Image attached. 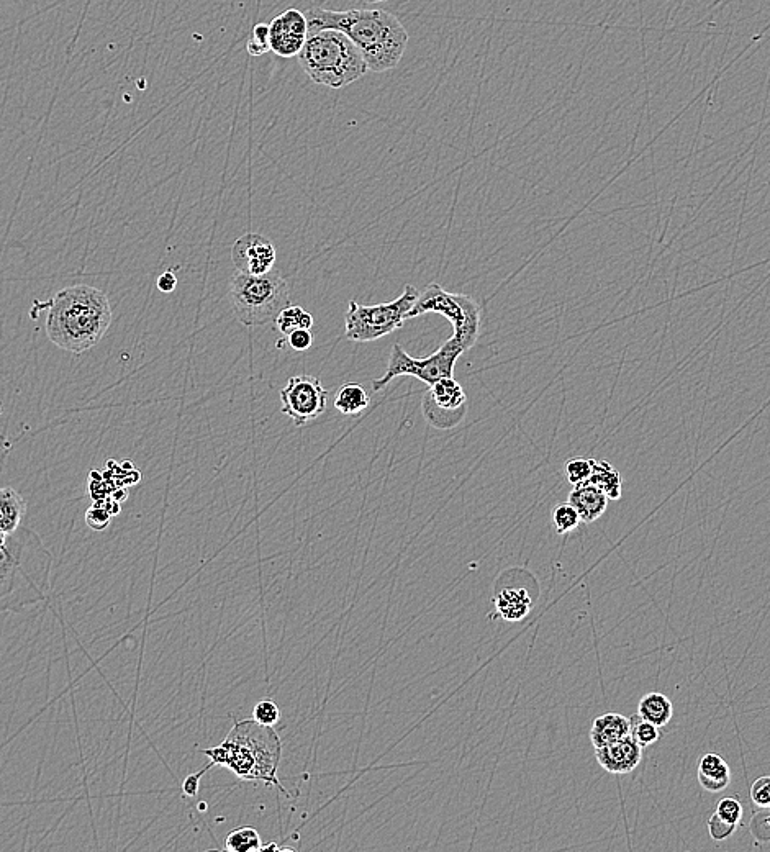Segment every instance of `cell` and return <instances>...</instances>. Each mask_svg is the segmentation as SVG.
Instances as JSON below:
<instances>
[{"instance_id": "obj_4", "label": "cell", "mask_w": 770, "mask_h": 852, "mask_svg": "<svg viewBox=\"0 0 770 852\" xmlns=\"http://www.w3.org/2000/svg\"><path fill=\"white\" fill-rule=\"evenodd\" d=\"M202 753L210 757L213 766L227 767L241 780L263 782L289 797L277 779L282 748L274 726L261 725L254 718L238 721L220 746Z\"/></svg>"}, {"instance_id": "obj_43", "label": "cell", "mask_w": 770, "mask_h": 852, "mask_svg": "<svg viewBox=\"0 0 770 852\" xmlns=\"http://www.w3.org/2000/svg\"><path fill=\"white\" fill-rule=\"evenodd\" d=\"M123 467H125V469H127V471H128V469H130V467H132V469H133V464L123 463Z\"/></svg>"}, {"instance_id": "obj_36", "label": "cell", "mask_w": 770, "mask_h": 852, "mask_svg": "<svg viewBox=\"0 0 770 852\" xmlns=\"http://www.w3.org/2000/svg\"><path fill=\"white\" fill-rule=\"evenodd\" d=\"M251 38H254V40L261 41V43H266V45H269L268 23H258V25L253 28V35H251Z\"/></svg>"}, {"instance_id": "obj_17", "label": "cell", "mask_w": 770, "mask_h": 852, "mask_svg": "<svg viewBox=\"0 0 770 852\" xmlns=\"http://www.w3.org/2000/svg\"><path fill=\"white\" fill-rule=\"evenodd\" d=\"M698 782L707 792L718 794L730 785V766L718 754H705L698 764Z\"/></svg>"}, {"instance_id": "obj_29", "label": "cell", "mask_w": 770, "mask_h": 852, "mask_svg": "<svg viewBox=\"0 0 770 852\" xmlns=\"http://www.w3.org/2000/svg\"><path fill=\"white\" fill-rule=\"evenodd\" d=\"M716 815H720L723 820L730 821L733 825H739L743 820V805L733 797L721 798L716 805Z\"/></svg>"}, {"instance_id": "obj_5", "label": "cell", "mask_w": 770, "mask_h": 852, "mask_svg": "<svg viewBox=\"0 0 770 852\" xmlns=\"http://www.w3.org/2000/svg\"><path fill=\"white\" fill-rule=\"evenodd\" d=\"M299 61L308 78L330 89H343L369 71L358 46L338 30L308 32Z\"/></svg>"}, {"instance_id": "obj_20", "label": "cell", "mask_w": 770, "mask_h": 852, "mask_svg": "<svg viewBox=\"0 0 770 852\" xmlns=\"http://www.w3.org/2000/svg\"><path fill=\"white\" fill-rule=\"evenodd\" d=\"M638 715L657 728H664L674 717V705L667 695L651 692L639 700Z\"/></svg>"}, {"instance_id": "obj_6", "label": "cell", "mask_w": 770, "mask_h": 852, "mask_svg": "<svg viewBox=\"0 0 770 852\" xmlns=\"http://www.w3.org/2000/svg\"><path fill=\"white\" fill-rule=\"evenodd\" d=\"M230 299L238 322L245 327H263L276 322L290 305V291L281 272L272 269L263 276L236 271L231 277Z\"/></svg>"}, {"instance_id": "obj_42", "label": "cell", "mask_w": 770, "mask_h": 852, "mask_svg": "<svg viewBox=\"0 0 770 852\" xmlns=\"http://www.w3.org/2000/svg\"><path fill=\"white\" fill-rule=\"evenodd\" d=\"M369 4H379V2H387V0H366Z\"/></svg>"}, {"instance_id": "obj_28", "label": "cell", "mask_w": 770, "mask_h": 852, "mask_svg": "<svg viewBox=\"0 0 770 852\" xmlns=\"http://www.w3.org/2000/svg\"><path fill=\"white\" fill-rule=\"evenodd\" d=\"M253 718L261 725L276 726L281 720V710L272 700H263L254 707Z\"/></svg>"}, {"instance_id": "obj_26", "label": "cell", "mask_w": 770, "mask_h": 852, "mask_svg": "<svg viewBox=\"0 0 770 852\" xmlns=\"http://www.w3.org/2000/svg\"><path fill=\"white\" fill-rule=\"evenodd\" d=\"M630 723L631 738L635 739L636 743H638L641 748L651 746V744L656 743L657 739L661 738L659 728H657L656 725H653V723L643 720V718L639 717V715H633V717H630Z\"/></svg>"}, {"instance_id": "obj_30", "label": "cell", "mask_w": 770, "mask_h": 852, "mask_svg": "<svg viewBox=\"0 0 770 852\" xmlns=\"http://www.w3.org/2000/svg\"><path fill=\"white\" fill-rule=\"evenodd\" d=\"M751 800L756 807L770 808V775H764L752 784Z\"/></svg>"}, {"instance_id": "obj_18", "label": "cell", "mask_w": 770, "mask_h": 852, "mask_svg": "<svg viewBox=\"0 0 770 852\" xmlns=\"http://www.w3.org/2000/svg\"><path fill=\"white\" fill-rule=\"evenodd\" d=\"M27 502L12 487H0V531L12 533L22 525Z\"/></svg>"}, {"instance_id": "obj_41", "label": "cell", "mask_w": 770, "mask_h": 852, "mask_svg": "<svg viewBox=\"0 0 770 852\" xmlns=\"http://www.w3.org/2000/svg\"><path fill=\"white\" fill-rule=\"evenodd\" d=\"M766 828H767V831H769V836H770V816H766Z\"/></svg>"}, {"instance_id": "obj_38", "label": "cell", "mask_w": 770, "mask_h": 852, "mask_svg": "<svg viewBox=\"0 0 770 852\" xmlns=\"http://www.w3.org/2000/svg\"><path fill=\"white\" fill-rule=\"evenodd\" d=\"M104 508L110 513V515H112V517H114V515H118V513H120V502H117V500L110 497V499H105Z\"/></svg>"}, {"instance_id": "obj_32", "label": "cell", "mask_w": 770, "mask_h": 852, "mask_svg": "<svg viewBox=\"0 0 770 852\" xmlns=\"http://www.w3.org/2000/svg\"><path fill=\"white\" fill-rule=\"evenodd\" d=\"M110 518H112V515L104 507L94 505L86 512L87 526L94 531H104L109 526Z\"/></svg>"}, {"instance_id": "obj_37", "label": "cell", "mask_w": 770, "mask_h": 852, "mask_svg": "<svg viewBox=\"0 0 770 852\" xmlns=\"http://www.w3.org/2000/svg\"><path fill=\"white\" fill-rule=\"evenodd\" d=\"M248 51H250L251 56H261L264 55V53H268L269 45H266V43H261V41L254 40V38H251V40L248 41Z\"/></svg>"}, {"instance_id": "obj_2", "label": "cell", "mask_w": 770, "mask_h": 852, "mask_svg": "<svg viewBox=\"0 0 770 852\" xmlns=\"http://www.w3.org/2000/svg\"><path fill=\"white\" fill-rule=\"evenodd\" d=\"M308 32L338 30L358 46L367 69L385 73L397 68L404 58L408 33L394 14L387 10L310 9L307 14Z\"/></svg>"}, {"instance_id": "obj_40", "label": "cell", "mask_w": 770, "mask_h": 852, "mask_svg": "<svg viewBox=\"0 0 770 852\" xmlns=\"http://www.w3.org/2000/svg\"><path fill=\"white\" fill-rule=\"evenodd\" d=\"M5 541H7V533H2V531H0V548L4 546Z\"/></svg>"}, {"instance_id": "obj_34", "label": "cell", "mask_w": 770, "mask_h": 852, "mask_svg": "<svg viewBox=\"0 0 770 852\" xmlns=\"http://www.w3.org/2000/svg\"><path fill=\"white\" fill-rule=\"evenodd\" d=\"M210 767H213L212 762H210L209 766L204 767L202 771L197 772V774H191L189 777H186V780L182 782V790H184V794L189 795V797H195L197 792H199V782L202 779V775L205 772L209 771Z\"/></svg>"}, {"instance_id": "obj_1", "label": "cell", "mask_w": 770, "mask_h": 852, "mask_svg": "<svg viewBox=\"0 0 770 852\" xmlns=\"http://www.w3.org/2000/svg\"><path fill=\"white\" fill-rule=\"evenodd\" d=\"M53 554L35 531L19 526L0 548V615L25 613L48 600Z\"/></svg>"}, {"instance_id": "obj_13", "label": "cell", "mask_w": 770, "mask_h": 852, "mask_svg": "<svg viewBox=\"0 0 770 852\" xmlns=\"http://www.w3.org/2000/svg\"><path fill=\"white\" fill-rule=\"evenodd\" d=\"M307 37V17L300 10H286L269 23V50L281 58L299 56Z\"/></svg>"}, {"instance_id": "obj_15", "label": "cell", "mask_w": 770, "mask_h": 852, "mask_svg": "<svg viewBox=\"0 0 770 852\" xmlns=\"http://www.w3.org/2000/svg\"><path fill=\"white\" fill-rule=\"evenodd\" d=\"M608 502L610 499L605 492L590 481L574 485L569 494V504L576 508L584 523H592L602 517L607 512Z\"/></svg>"}, {"instance_id": "obj_7", "label": "cell", "mask_w": 770, "mask_h": 852, "mask_svg": "<svg viewBox=\"0 0 770 852\" xmlns=\"http://www.w3.org/2000/svg\"><path fill=\"white\" fill-rule=\"evenodd\" d=\"M425 313H438L453 325V338L462 348L469 351L481 335L482 313L477 300L466 294H453L440 286L430 284L418 294L417 302L408 318L420 317Z\"/></svg>"}, {"instance_id": "obj_3", "label": "cell", "mask_w": 770, "mask_h": 852, "mask_svg": "<svg viewBox=\"0 0 770 852\" xmlns=\"http://www.w3.org/2000/svg\"><path fill=\"white\" fill-rule=\"evenodd\" d=\"M112 323V309L105 292L91 286L66 287L50 300L46 335L53 345L81 354L94 348Z\"/></svg>"}, {"instance_id": "obj_31", "label": "cell", "mask_w": 770, "mask_h": 852, "mask_svg": "<svg viewBox=\"0 0 770 852\" xmlns=\"http://www.w3.org/2000/svg\"><path fill=\"white\" fill-rule=\"evenodd\" d=\"M736 826L738 825H733L730 821L723 820L720 815L713 813L712 818L708 820V833L715 841H725L736 831Z\"/></svg>"}, {"instance_id": "obj_12", "label": "cell", "mask_w": 770, "mask_h": 852, "mask_svg": "<svg viewBox=\"0 0 770 852\" xmlns=\"http://www.w3.org/2000/svg\"><path fill=\"white\" fill-rule=\"evenodd\" d=\"M276 246L266 236L259 233H246L235 241L231 248V261L236 271L263 276L274 269L276 264Z\"/></svg>"}, {"instance_id": "obj_39", "label": "cell", "mask_w": 770, "mask_h": 852, "mask_svg": "<svg viewBox=\"0 0 770 852\" xmlns=\"http://www.w3.org/2000/svg\"><path fill=\"white\" fill-rule=\"evenodd\" d=\"M112 499H115L117 500V502H120V504H122L123 500H127V490H115L114 495H112Z\"/></svg>"}, {"instance_id": "obj_35", "label": "cell", "mask_w": 770, "mask_h": 852, "mask_svg": "<svg viewBox=\"0 0 770 852\" xmlns=\"http://www.w3.org/2000/svg\"><path fill=\"white\" fill-rule=\"evenodd\" d=\"M177 287V277L174 276V272L166 271L163 276H159L158 279V289L164 294H171V292L176 291Z\"/></svg>"}, {"instance_id": "obj_9", "label": "cell", "mask_w": 770, "mask_h": 852, "mask_svg": "<svg viewBox=\"0 0 770 852\" xmlns=\"http://www.w3.org/2000/svg\"><path fill=\"white\" fill-rule=\"evenodd\" d=\"M464 353L466 349L462 348L453 336L438 351L420 359L412 358L399 343H395L390 351L389 366L385 369L384 376L372 381V390L379 392L389 386L395 377L400 376H412L425 382L428 387L433 386L443 377H454L456 361Z\"/></svg>"}, {"instance_id": "obj_19", "label": "cell", "mask_w": 770, "mask_h": 852, "mask_svg": "<svg viewBox=\"0 0 770 852\" xmlns=\"http://www.w3.org/2000/svg\"><path fill=\"white\" fill-rule=\"evenodd\" d=\"M495 610L503 620L520 621L533 608L530 595L525 589H503L495 597Z\"/></svg>"}, {"instance_id": "obj_10", "label": "cell", "mask_w": 770, "mask_h": 852, "mask_svg": "<svg viewBox=\"0 0 770 852\" xmlns=\"http://www.w3.org/2000/svg\"><path fill=\"white\" fill-rule=\"evenodd\" d=\"M426 422L441 431L461 425L467 413V395L454 377H443L426 390L422 399Z\"/></svg>"}, {"instance_id": "obj_27", "label": "cell", "mask_w": 770, "mask_h": 852, "mask_svg": "<svg viewBox=\"0 0 770 852\" xmlns=\"http://www.w3.org/2000/svg\"><path fill=\"white\" fill-rule=\"evenodd\" d=\"M564 471H566V477L569 484H582V482L589 481L590 474H592V459H569L566 463V467H564Z\"/></svg>"}, {"instance_id": "obj_16", "label": "cell", "mask_w": 770, "mask_h": 852, "mask_svg": "<svg viewBox=\"0 0 770 852\" xmlns=\"http://www.w3.org/2000/svg\"><path fill=\"white\" fill-rule=\"evenodd\" d=\"M630 731V718L623 717L620 713H605L602 717L595 718L590 730V741L594 748H602L630 736Z\"/></svg>"}, {"instance_id": "obj_14", "label": "cell", "mask_w": 770, "mask_h": 852, "mask_svg": "<svg viewBox=\"0 0 770 852\" xmlns=\"http://www.w3.org/2000/svg\"><path fill=\"white\" fill-rule=\"evenodd\" d=\"M598 764L610 774L623 775L635 771L643 757V748L630 736L595 748Z\"/></svg>"}, {"instance_id": "obj_33", "label": "cell", "mask_w": 770, "mask_h": 852, "mask_svg": "<svg viewBox=\"0 0 770 852\" xmlns=\"http://www.w3.org/2000/svg\"><path fill=\"white\" fill-rule=\"evenodd\" d=\"M287 343H289L290 348L295 349V351H307V349L312 348L313 345L312 331L304 330V328L292 331V333L287 336Z\"/></svg>"}, {"instance_id": "obj_22", "label": "cell", "mask_w": 770, "mask_h": 852, "mask_svg": "<svg viewBox=\"0 0 770 852\" xmlns=\"http://www.w3.org/2000/svg\"><path fill=\"white\" fill-rule=\"evenodd\" d=\"M369 404H371V397L359 384H345L336 392L335 408L348 417L363 413Z\"/></svg>"}, {"instance_id": "obj_8", "label": "cell", "mask_w": 770, "mask_h": 852, "mask_svg": "<svg viewBox=\"0 0 770 852\" xmlns=\"http://www.w3.org/2000/svg\"><path fill=\"white\" fill-rule=\"evenodd\" d=\"M418 294L420 292L408 284L399 299L387 304L361 305L356 300H349L345 315L346 338L358 343H369L400 330L407 322Z\"/></svg>"}, {"instance_id": "obj_23", "label": "cell", "mask_w": 770, "mask_h": 852, "mask_svg": "<svg viewBox=\"0 0 770 852\" xmlns=\"http://www.w3.org/2000/svg\"><path fill=\"white\" fill-rule=\"evenodd\" d=\"M312 327V315L305 312L302 307H297V305H287L286 309L282 310L276 318V328L281 331L282 335L289 336L292 331L299 330V328L312 330Z\"/></svg>"}, {"instance_id": "obj_11", "label": "cell", "mask_w": 770, "mask_h": 852, "mask_svg": "<svg viewBox=\"0 0 770 852\" xmlns=\"http://www.w3.org/2000/svg\"><path fill=\"white\" fill-rule=\"evenodd\" d=\"M327 402V389L317 377L307 374L290 377L281 390V412L297 426L317 420L327 410Z\"/></svg>"}, {"instance_id": "obj_24", "label": "cell", "mask_w": 770, "mask_h": 852, "mask_svg": "<svg viewBox=\"0 0 770 852\" xmlns=\"http://www.w3.org/2000/svg\"><path fill=\"white\" fill-rule=\"evenodd\" d=\"M261 836L251 826H243L238 830L231 831L225 841V848L231 852H256L261 851Z\"/></svg>"}, {"instance_id": "obj_25", "label": "cell", "mask_w": 770, "mask_h": 852, "mask_svg": "<svg viewBox=\"0 0 770 852\" xmlns=\"http://www.w3.org/2000/svg\"><path fill=\"white\" fill-rule=\"evenodd\" d=\"M553 523L558 535H567V533L577 530L582 520H580V515L576 508L567 502V504L558 505V507L554 508Z\"/></svg>"}, {"instance_id": "obj_21", "label": "cell", "mask_w": 770, "mask_h": 852, "mask_svg": "<svg viewBox=\"0 0 770 852\" xmlns=\"http://www.w3.org/2000/svg\"><path fill=\"white\" fill-rule=\"evenodd\" d=\"M589 481L603 490L610 500H620L623 494V479L612 463L607 459H592V474Z\"/></svg>"}]
</instances>
